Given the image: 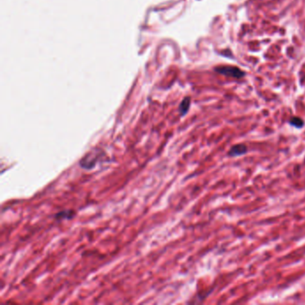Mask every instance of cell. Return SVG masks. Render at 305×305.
<instances>
[{"mask_svg":"<svg viewBox=\"0 0 305 305\" xmlns=\"http://www.w3.org/2000/svg\"><path fill=\"white\" fill-rule=\"evenodd\" d=\"M289 124L291 126H294L296 128H300V129L302 128V126H304L303 120L300 119V118H297V117H294V118L290 119Z\"/></svg>","mask_w":305,"mask_h":305,"instance_id":"5b68a950","label":"cell"},{"mask_svg":"<svg viewBox=\"0 0 305 305\" xmlns=\"http://www.w3.org/2000/svg\"><path fill=\"white\" fill-rule=\"evenodd\" d=\"M248 151V148L246 145L244 143H239V144L234 145L231 147V149H229L227 155L229 157H238L244 155L245 153Z\"/></svg>","mask_w":305,"mask_h":305,"instance_id":"7a4b0ae2","label":"cell"},{"mask_svg":"<svg viewBox=\"0 0 305 305\" xmlns=\"http://www.w3.org/2000/svg\"><path fill=\"white\" fill-rule=\"evenodd\" d=\"M190 104H191V99H190V98L187 97V98L183 99L179 107L181 116H184V115L186 114L188 110H189V108H190Z\"/></svg>","mask_w":305,"mask_h":305,"instance_id":"277c9868","label":"cell"},{"mask_svg":"<svg viewBox=\"0 0 305 305\" xmlns=\"http://www.w3.org/2000/svg\"><path fill=\"white\" fill-rule=\"evenodd\" d=\"M77 215V212L74 210H64L61 212L55 215V218L57 220H62V219H72V217Z\"/></svg>","mask_w":305,"mask_h":305,"instance_id":"3957f363","label":"cell"},{"mask_svg":"<svg viewBox=\"0 0 305 305\" xmlns=\"http://www.w3.org/2000/svg\"><path fill=\"white\" fill-rule=\"evenodd\" d=\"M215 71L217 73H220L225 77H233V78H242L245 77V72L242 71L240 68H238L237 66H229V65H223V66H218L217 68H215Z\"/></svg>","mask_w":305,"mask_h":305,"instance_id":"6da1fadb","label":"cell"}]
</instances>
